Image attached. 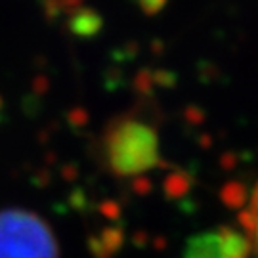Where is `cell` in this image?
Here are the masks:
<instances>
[{"instance_id": "obj_1", "label": "cell", "mask_w": 258, "mask_h": 258, "mask_svg": "<svg viewBox=\"0 0 258 258\" xmlns=\"http://www.w3.org/2000/svg\"><path fill=\"white\" fill-rule=\"evenodd\" d=\"M0 258H57L52 231L27 211L0 212Z\"/></svg>"}, {"instance_id": "obj_2", "label": "cell", "mask_w": 258, "mask_h": 258, "mask_svg": "<svg viewBox=\"0 0 258 258\" xmlns=\"http://www.w3.org/2000/svg\"><path fill=\"white\" fill-rule=\"evenodd\" d=\"M155 153V136L142 124H124L111 136V163L120 170H140L153 163Z\"/></svg>"}, {"instance_id": "obj_4", "label": "cell", "mask_w": 258, "mask_h": 258, "mask_svg": "<svg viewBox=\"0 0 258 258\" xmlns=\"http://www.w3.org/2000/svg\"><path fill=\"white\" fill-rule=\"evenodd\" d=\"M249 231H250V247H254L256 250V256H258V216H252L250 214V220H249Z\"/></svg>"}, {"instance_id": "obj_3", "label": "cell", "mask_w": 258, "mask_h": 258, "mask_svg": "<svg viewBox=\"0 0 258 258\" xmlns=\"http://www.w3.org/2000/svg\"><path fill=\"white\" fill-rule=\"evenodd\" d=\"M249 235L239 233H209L189 243L187 258H249Z\"/></svg>"}]
</instances>
